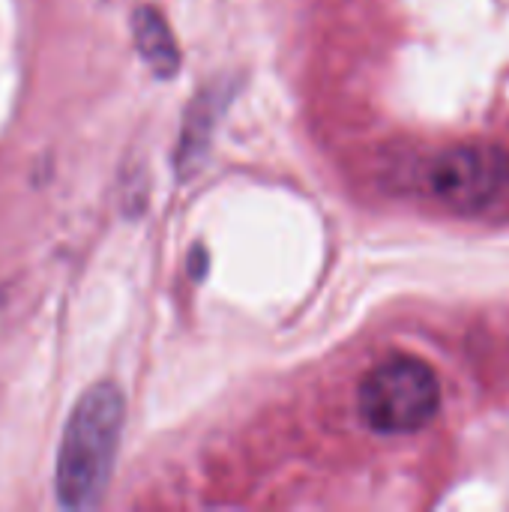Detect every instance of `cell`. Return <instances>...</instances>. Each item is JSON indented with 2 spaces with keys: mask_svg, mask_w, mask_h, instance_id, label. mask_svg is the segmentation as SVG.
Masks as SVG:
<instances>
[{
  "mask_svg": "<svg viewBox=\"0 0 509 512\" xmlns=\"http://www.w3.org/2000/svg\"><path fill=\"white\" fill-rule=\"evenodd\" d=\"M123 432V396L114 384L90 387L66 423L54 489L63 507H96L111 483Z\"/></svg>",
  "mask_w": 509,
  "mask_h": 512,
  "instance_id": "6da1fadb",
  "label": "cell"
},
{
  "mask_svg": "<svg viewBox=\"0 0 509 512\" xmlns=\"http://www.w3.org/2000/svg\"><path fill=\"white\" fill-rule=\"evenodd\" d=\"M441 405L444 384L438 372L414 354H393L360 381V417L384 438L423 432L441 414Z\"/></svg>",
  "mask_w": 509,
  "mask_h": 512,
  "instance_id": "7a4b0ae2",
  "label": "cell"
},
{
  "mask_svg": "<svg viewBox=\"0 0 509 512\" xmlns=\"http://www.w3.org/2000/svg\"><path fill=\"white\" fill-rule=\"evenodd\" d=\"M426 180L450 210L480 213L509 186V156L492 144H459L432 159Z\"/></svg>",
  "mask_w": 509,
  "mask_h": 512,
  "instance_id": "3957f363",
  "label": "cell"
},
{
  "mask_svg": "<svg viewBox=\"0 0 509 512\" xmlns=\"http://www.w3.org/2000/svg\"><path fill=\"white\" fill-rule=\"evenodd\" d=\"M135 30V45L141 60L150 66V72L156 78H171L180 69V48L174 42V33L168 27V21L153 9V6H141L135 12L132 21Z\"/></svg>",
  "mask_w": 509,
  "mask_h": 512,
  "instance_id": "277c9868",
  "label": "cell"
}]
</instances>
